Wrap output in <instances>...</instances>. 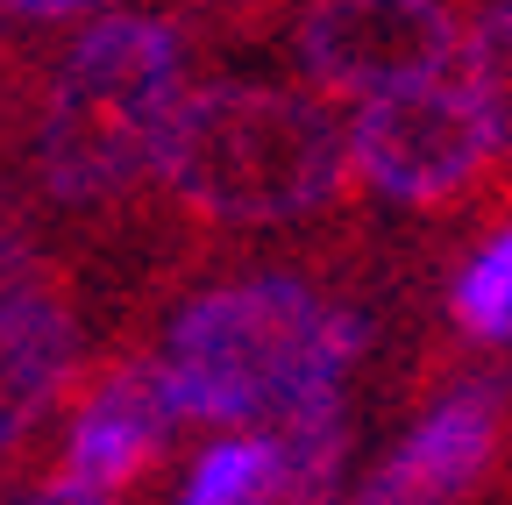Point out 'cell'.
<instances>
[{
  "mask_svg": "<svg viewBox=\"0 0 512 505\" xmlns=\"http://www.w3.org/2000/svg\"><path fill=\"white\" fill-rule=\"evenodd\" d=\"M278 491V434H221L185 470L178 505H271Z\"/></svg>",
  "mask_w": 512,
  "mask_h": 505,
  "instance_id": "cell-10",
  "label": "cell"
},
{
  "mask_svg": "<svg viewBox=\"0 0 512 505\" xmlns=\"http://www.w3.org/2000/svg\"><path fill=\"white\" fill-rule=\"evenodd\" d=\"M185 100V43L157 15L93 22L43 93L36 178L64 207H100L157 171L164 129Z\"/></svg>",
  "mask_w": 512,
  "mask_h": 505,
  "instance_id": "cell-3",
  "label": "cell"
},
{
  "mask_svg": "<svg viewBox=\"0 0 512 505\" xmlns=\"http://www.w3.org/2000/svg\"><path fill=\"white\" fill-rule=\"evenodd\" d=\"M342 171V121L313 93L264 79H214L185 93L157 150V185L185 214L221 228L299 221L342 193Z\"/></svg>",
  "mask_w": 512,
  "mask_h": 505,
  "instance_id": "cell-1",
  "label": "cell"
},
{
  "mask_svg": "<svg viewBox=\"0 0 512 505\" xmlns=\"http://www.w3.org/2000/svg\"><path fill=\"white\" fill-rule=\"evenodd\" d=\"M491 150L498 143L463 79H420L399 93H377L363 100L349 129V164L384 200H406V207H434L448 193H463Z\"/></svg>",
  "mask_w": 512,
  "mask_h": 505,
  "instance_id": "cell-4",
  "label": "cell"
},
{
  "mask_svg": "<svg viewBox=\"0 0 512 505\" xmlns=\"http://www.w3.org/2000/svg\"><path fill=\"white\" fill-rule=\"evenodd\" d=\"M36 285V242L15 214H0V299H15Z\"/></svg>",
  "mask_w": 512,
  "mask_h": 505,
  "instance_id": "cell-13",
  "label": "cell"
},
{
  "mask_svg": "<svg viewBox=\"0 0 512 505\" xmlns=\"http://www.w3.org/2000/svg\"><path fill=\"white\" fill-rule=\"evenodd\" d=\"M349 463V420L342 392H320L278 413V491L271 505H335Z\"/></svg>",
  "mask_w": 512,
  "mask_h": 505,
  "instance_id": "cell-9",
  "label": "cell"
},
{
  "mask_svg": "<svg viewBox=\"0 0 512 505\" xmlns=\"http://www.w3.org/2000/svg\"><path fill=\"white\" fill-rule=\"evenodd\" d=\"M498 8H512V0H498Z\"/></svg>",
  "mask_w": 512,
  "mask_h": 505,
  "instance_id": "cell-16",
  "label": "cell"
},
{
  "mask_svg": "<svg viewBox=\"0 0 512 505\" xmlns=\"http://www.w3.org/2000/svg\"><path fill=\"white\" fill-rule=\"evenodd\" d=\"M456 328L477 342H512V228L491 235L456 278Z\"/></svg>",
  "mask_w": 512,
  "mask_h": 505,
  "instance_id": "cell-12",
  "label": "cell"
},
{
  "mask_svg": "<svg viewBox=\"0 0 512 505\" xmlns=\"http://www.w3.org/2000/svg\"><path fill=\"white\" fill-rule=\"evenodd\" d=\"M463 86L484 114V129L498 150H512V8H491L463 36Z\"/></svg>",
  "mask_w": 512,
  "mask_h": 505,
  "instance_id": "cell-11",
  "label": "cell"
},
{
  "mask_svg": "<svg viewBox=\"0 0 512 505\" xmlns=\"http://www.w3.org/2000/svg\"><path fill=\"white\" fill-rule=\"evenodd\" d=\"M178 427V406L164 392L157 363H121L86 392L72 434H64V477L114 491L121 477H136Z\"/></svg>",
  "mask_w": 512,
  "mask_h": 505,
  "instance_id": "cell-7",
  "label": "cell"
},
{
  "mask_svg": "<svg viewBox=\"0 0 512 505\" xmlns=\"http://www.w3.org/2000/svg\"><path fill=\"white\" fill-rule=\"evenodd\" d=\"M498 449V392H448L349 505H456Z\"/></svg>",
  "mask_w": 512,
  "mask_h": 505,
  "instance_id": "cell-6",
  "label": "cell"
},
{
  "mask_svg": "<svg viewBox=\"0 0 512 505\" xmlns=\"http://www.w3.org/2000/svg\"><path fill=\"white\" fill-rule=\"evenodd\" d=\"M93 8H114V0H0V15H15V22H72Z\"/></svg>",
  "mask_w": 512,
  "mask_h": 505,
  "instance_id": "cell-14",
  "label": "cell"
},
{
  "mask_svg": "<svg viewBox=\"0 0 512 505\" xmlns=\"http://www.w3.org/2000/svg\"><path fill=\"white\" fill-rule=\"evenodd\" d=\"M363 349V313L320 306L299 278L264 271L178 306L164 335V392L192 420H264L299 399L342 392Z\"/></svg>",
  "mask_w": 512,
  "mask_h": 505,
  "instance_id": "cell-2",
  "label": "cell"
},
{
  "mask_svg": "<svg viewBox=\"0 0 512 505\" xmlns=\"http://www.w3.org/2000/svg\"><path fill=\"white\" fill-rule=\"evenodd\" d=\"M79 370V321L50 292L0 299V456L22 449L29 427L57 406V392Z\"/></svg>",
  "mask_w": 512,
  "mask_h": 505,
  "instance_id": "cell-8",
  "label": "cell"
},
{
  "mask_svg": "<svg viewBox=\"0 0 512 505\" xmlns=\"http://www.w3.org/2000/svg\"><path fill=\"white\" fill-rule=\"evenodd\" d=\"M292 50L313 86L377 100L448 72L456 15L441 0H306L292 22Z\"/></svg>",
  "mask_w": 512,
  "mask_h": 505,
  "instance_id": "cell-5",
  "label": "cell"
},
{
  "mask_svg": "<svg viewBox=\"0 0 512 505\" xmlns=\"http://www.w3.org/2000/svg\"><path fill=\"white\" fill-rule=\"evenodd\" d=\"M29 505H114L100 484H72V477H64V484H50V491H36Z\"/></svg>",
  "mask_w": 512,
  "mask_h": 505,
  "instance_id": "cell-15",
  "label": "cell"
}]
</instances>
